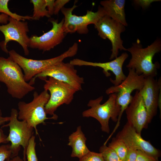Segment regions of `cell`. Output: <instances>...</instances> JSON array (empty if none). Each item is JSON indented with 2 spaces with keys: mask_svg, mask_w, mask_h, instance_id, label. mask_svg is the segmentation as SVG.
Here are the masks:
<instances>
[{
  "mask_svg": "<svg viewBox=\"0 0 161 161\" xmlns=\"http://www.w3.org/2000/svg\"><path fill=\"white\" fill-rule=\"evenodd\" d=\"M161 50V40L156 39L151 45L143 48L140 41L137 39L132 46L128 49L131 58L126 67L134 69L138 75H143L145 78H154L157 74L160 65L158 62H153L154 55Z\"/></svg>",
  "mask_w": 161,
  "mask_h": 161,
  "instance_id": "obj_1",
  "label": "cell"
},
{
  "mask_svg": "<svg viewBox=\"0 0 161 161\" xmlns=\"http://www.w3.org/2000/svg\"><path fill=\"white\" fill-rule=\"evenodd\" d=\"M0 81L6 86L12 97L21 99L35 87L26 82L20 66L9 57L0 56Z\"/></svg>",
  "mask_w": 161,
  "mask_h": 161,
  "instance_id": "obj_2",
  "label": "cell"
},
{
  "mask_svg": "<svg viewBox=\"0 0 161 161\" xmlns=\"http://www.w3.org/2000/svg\"><path fill=\"white\" fill-rule=\"evenodd\" d=\"M78 50V44L75 42L63 53L49 59L37 60L28 58L13 49L9 51L8 54L9 57L23 70L24 80L27 82L47 68L63 61L66 58L73 57Z\"/></svg>",
  "mask_w": 161,
  "mask_h": 161,
  "instance_id": "obj_3",
  "label": "cell"
},
{
  "mask_svg": "<svg viewBox=\"0 0 161 161\" xmlns=\"http://www.w3.org/2000/svg\"><path fill=\"white\" fill-rule=\"evenodd\" d=\"M32 100L29 103L19 101L18 104L19 111L18 118L24 120L30 127L35 129L36 134H38L37 126L42 123L45 124V120L48 119L57 120L58 116L47 117L44 108L48 102L50 95L48 91L44 90L40 94L36 91L34 92Z\"/></svg>",
  "mask_w": 161,
  "mask_h": 161,
  "instance_id": "obj_4",
  "label": "cell"
},
{
  "mask_svg": "<svg viewBox=\"0 0 161 161\" xmlns=\"http://www.w3.org/2000/svg\"><path fill=\"white\" fill-rule=\"evenodd\" d=\"M103 97L100 96L90 100L87 106L91 108L84 111L82 114L84 117H91L95 118L100 123L101 130L109 134L110 132L109 121L111 118L117 122L120 111V106L117 100L116 94L114 93L109 95L108 100L101 104Z\"/></svg>",
  "mask_w": 161,
  "mask_h": 161,
  "instance_id": "obj_5",
  "label": "cell"
},
{
  "mask_svg": "<svg viewBox=\"0 0 161 161\" xmlns=\"http://www.w3.org/2000/svg\"><path fill=\"white\" fill-rule=\"evenodd\" d=\"M129 73L125 79L117 86H112L107 89L106 93L108 95L116 93L117 100L120 106V111L116 124L112 132V135L120 126L123 114L130 104L133 97L131 94L134 90L140 91L143 86L145 78L143 75L136 73L134 69H128Z\"/></svg>",
  "mask_w": 161,
  "mask_h": 161,
  "instance_id": "obj_6",
  "label": "cell"
},
{
  "mask_svg": "<svg viewBox=\"0 0 161 161\" xmlns=\"http://www.w3.org/2000/svg\"><path fill=\"white\" fill-rule=\"evenodd\" d=\"M18 116L17 110L12 109L9 123L2 127H9V134L6 140L8 143L10 141L11 143V158L18 156L21 146H22L24 149V160L25 161L26 149L30 139L33 135L34 128L30 126L26 121L19 120Z\"/></svg>",
  "mask_w": 161,
  "mask_h": 161,
  "instance_id": "obj_7",
  "label": "cell"
},
{
  "mask_svg": "<svg viewBox=\"0 0 161 161\" xmlns=\"http://www.w3.org/2000/svg\"><path fill=\"white\" fill-rule=\"evenodd\" d=\"M77 6L75 3L72 7H64L61 10L64 16L63 27L66 34L76 32L80 34H86L89 32L88 26L89 24L94 25L106 15L103 8L100 6L96 12L87 10L86 14L82 16L73 14V10Z\"/></svg>",
  "mask_w": 161,
  "mask_h": 161,
  "instance_id": "obj_8",
  "label": "cell"
},
{
  "mask_svg": "<svg viewBox=\"0 0 161 161\" xmlns=\"http://www.w3.org/2000/svg\"><path fill=\"white\" fill-rule=\"evenodd\" d=\"M44 90L49 91L50 97L44 109L46 114L58 116L55 112L58 107L65 104H69L77 91L68 84L49 77L44 80Z\"/></svg>",
  "mask_w": 161,
  "mask_h": 161,
  "instance_id": "obj_9",
  "label": "cell"
},
{
  "mask_svg": "<svg viewBox=\"0 0 161 161\" xmlns=\"http://www.w3.org/2000/svg\"><path fill=\"white\" fill-rule=\"evenodd\" d=\"M47 77L66 83L77 91L82 89V85L84 83L83 78L77 74V71L74 66L70 62L66 63L63 61L45 69L35 76L29 83L32 86L36 78L44 80Z\"/></svg>",
  "mask_w": 161,
  "mask_h": 161,
  "instance_id": "obj_10",
  "label": "cell"
},
{
  "mask_svg": "<svg viewBox=\"0 0 161 161\" xmlns=\"http://www.w3.org/2000/svg\"><path fill=\"white\" fill-rule=\"evenodd\" d=\"M94 27L98 32V35L103 39H108L112 45L110 60L117 58L119 51H127L123 45L121 34L126 30L125 26L106 15L102 17L94 24Z\"/></svg>",
  "mask_w": 161,
  "mask_h": 161,
  "instance_id": "obj_11",
  "label": "cell"
},
{
  "mask_svg": "<svg viewBox=\"0 0 161 161\" xmlns=\"http://www.w3.org/2000/svg\"><path fill=\"white\" fill-rule=\"evenodd\" d=\"M0 31L4 37V40L0 42V47L3 52L8 54L7 44L13 41L21 46L25 55L29 54L30 37L27 33L29 30L27 21H18L9 17L7 24L0 25Z\"/></svg>",
  "mask_w": 161,
  "mask_h": 161,
  "instance_id": "obj_12",
  "label": "cell"
},
{
  "mask_svg": "<svg viewBox=\"0 0 161 161\" xmlns=\"http://www.w3.org/2000/svg\"><path fill=\"white\" fill-rule=\"evenodd\" d=\"M49 21L52 24V28L40 36L32 35L30 37L29 47L45 52L50 50L62 42L66 34L63 28L64 18L59 22L52 18Z\"/></svg>",
  "mask_w": 161,
  "mask_h": 161,
  "instance_id": "obj_13",
  "label": "cell"
},
{
  "mask_svg": "<svg viewBox=\"0 0 161 161\" xmlns=\"http://www.w3.org/2000/svg\"><path fill=\"white\" fill-rule=\"evenodd\" d=\"M125 111L127 122L134 128L138 133L141 134L142 130L148 127L151 121L139 91H136Z\"/></svg>",
  "mask_w": 161,
  "mask_h": 161,
  "instance_id": "obj_14",
  "label": "cell"
},
{
  "mask_svg": "<svg viewBox=\"0 0 161 161\" xmlns=\"http://www.w3.org/2000/svg\"><path fill=\"white\" fill-rule=\"evenodd\" d=\"M116 137L123 141L128 148L141 150L158 161L160 152L148 141H146L127 122Z\"/></svg>",
  "mask_w": 161,
  "mask_h": 161,
  "instance_id": "obj_15",
  "label": "cell"
},
{
  "mask_svg": "<svg viewBox=\"0 0 161 161\" xmlns=\"http://www.w3.org/2000/svg\"><path fill=\"white\" fill-rule=\"evenodd\" d=\"M128 57V54L124 52L112 61L106 62H89L78 58L74 59L69 62L74 66H90L100 67L103 69V72L106 77L110 76L111 74L109 71H111L114 74L115 77L114 80L110 79V80L114 86H117L121 83L126 78V76L123 71V66Z\"/></svg>",
  "mask_w": 161,
  "mask_h": 161,
  "instance_id": "obj_16",
  "label": "cell"
},
{
  "mask_svg": "<svg viewBox=\"0 0 161 161\" xmlns=\"http://www.w3.org/2000/svg\"><path fill=\"white\" fill-rule=\"evenodd\" d=\"M151 121L157 113V108L161 107V80L152 77L145 78L144 85L139 91Z\"/></svg>",
  "mask_w": 161,
  "mask_h": 161,
  "instance_id": "obj_17",
  "label": "cell"
},
{
  "mask_svg": "<svg viewBox=\"0 0 161 161\" xmlns=\"http://www.w3.org/2000/svg\"><path fill=\"white\" fill-rule=\"evenodd\" d=\"M125 0H106L100 2L106 15L124 26L128 24L126 19Z\"/></svg>",
  "mask_w": 161,
  "mask_h": 161,
  "instance_id": "obj_18",
  "label": "cell"
},
{
  "mask_svg": "<svg viewBox=\"0 0 161 161\" xmlns=\"http://www.w3.org/2000/svg\"><path fill=\"white\" fill-rule=\"evenodd\" d=\"M86 140L81 126H78L76 131L69 137L68 145L72 148L71 157H77L80 159L90 151L86 145Z\"/></svg>",
  "mask_w": 161,
  "mask_h": 161,
  "instance_id": "obj_19",
  "label": "cell"
},
{
  "mask_svg": "<svg viewBox=\"0 0 161 161\" xmlns=\"http://www.w3.org/2000/svg\"><path fill=\"white\" fill-rule=\"evenodd\" d=\"M30 1L33 6L32 20H38L44 17H50L47 9L45 0H30Z\"/></svg>",
  "mask_w": 161,
  "mask_h": 161,
  "instance_id": "obj_20",
  "label": "cell"
},
{
  "mask_svg": "<svg viewBox=\"0 0 161 161\" xmlns=\"http://www.w3.org/2000/svg\"><path fill=\"white\" fill-rule=\"evenodd\" d=\"M108 146L113 150L122 161H123L127 153L129 148L124 142L116 137H113Z\"/></svg>",
  "mask_w": 161,
  "mask_h": 161,
  "instance_id": "obj_21",
  "label": "cell"
},
{
  "mask_svg": "<svg viewBox=\"0 0 161 161\" xmlns=\"http://www.w3.org/2000/svg\"><path fill=\"white\" fill-rule=\"evenodd\" d=\"M9 0H0V12L7 15L9 17L18 21H25L26 20H32V16H22L13 13L8 7Z\"/></svg>",
  "mask_w": 161,
  "mask_h": 161,
  "instance_id": "obj_22",
  "label": "cell"
},
{
  "mask_svg": "<svg viewBox=\"0 0 161 161\" xmlns=\"http://www.w3.org/2000/svg\"><path fill=\"white\" fill-rule=\"evenodd\" d=\"M99 151L105 161H122L115 151L106 145L103 144L100 147Z\"/></svg>",
  "mask_w": 161,
  "mask_h": 161,
  "instance_id": "obj_23",
  "label": "cell"
},
{
  "mask_svg": "<svg viewBox=\"0 0 161 161\" xmlns=\"http://www.w3.org/2000/svg\"><path fill=\"white\" fill-rule=\"evenodd\" d=\"M35 139V137L33 135L29 141L26 151L27 161H38L35 149L36 143Z\"/></svg>",
  "mask_w": 161,
  "mask_h": 161,
  "instance_id": "obj_24",
  "label": "cell"
},
{
  "mask_svg": "<svg viewBox=\"0 0 161 161\" xmlns=\"http://www.w3.org/2000/svg\"><path fill=\"white\" fill-rule=\"evenodd\" d=\"M79 161H105L102 154L90 151L79 159Z\"/></svg>",
  "mask_w": 161,
  "mask_h": 161,
  "instance_id": "obj_25",
  "label": "cell"
},
{
  "mask_svg": "<svg viewBox=\"0 0 161 161\" xmlns=\"http://www.w3.org/2000/svg\"><path fill=\"white\" fill-rule=\"evenodd\" d=\"M12 154L10 144L2 145L0 146V161L9 160L11 158Z\"/></svg>",
  "mask_w": 161,
  "mask_h": 161,
  "instance_id": "obj_26",
  "label": "cell"
},
{
  "mask_svg": "<svg viewBox=\"0 0 161 161\" xmlns=\"http://www.w3.org/2000/svg\"><path fill=\"white\" fill-rule=\"evenodd\" d=\"M136 161H158L144 152L140 150H137V156Z\"/></svg>",
  "mask_w": 161,
  "mask_h": 161,
  "instance_id": "obj_27",
  "label": "cell"
},
{
  "mask_svg": "<svg viewBox=\"0 0 161 161\" xmlns=\"http://www.w3.org/2000/svg\"><path fill=\"white\" fill-rule=\"evenodd\" d=\"M69 0H55L54 4V14L58 15L59 12L64 7V6L69 1Z\"/></svg>",
  "mask_w": 161,
  "mask_h": 161,
  "instance_id": "obj_28",
  "label": "cell"
},
{
  "mask_svg": "<svg viewBox=\"0 0 161 161\" xmlns=\"http://www.w3.org/2000/svg\"><path fill=\"white\" fill-rule=\"evenodd\" d=\"M10 117H0V125L4 124L5 122L9 121ZM7 136L5 135L3 131L0 129V144L1 143H7L6 138Z\"/></svg>",
  "mask_w": 161,
  "mask_h": 161,
  "instance_id": "obj_29",
  "label": "cell"
},
{
  "mask_svg": "<svg viewBox=\"0 0 161 161\" xmlns=\"http://www.w3.org/2000/svg\"><path fill=\"white\" fill-rule=\"evenodd\" d=\"M137 156V150L129 148L127 153L123 161H136Z\"/></svg>",
  "mask_w": 161,
  "mask_h": 161,
  "instance_id": "obj_30",
  "label": "cell"
},
{
  "mask_svg": "<svg viewBox=\"0 0 161 161\" xmlns=\"http://www.w3.org/2000/svg\"><path fill=\"white\" fill-rule=\"evenodd\" d=\"M160 1V0H134V3L141 6L143 9L148 8L151 4L155 1Z\"/></svg>",
  "mask_w": 161,
  "mask_h": 161,
  "instance_id": "obj_31",
  "label": "cell"
},
{
  "mask_svg": "<svg viewBox=\"0 0 161 161\" xmlns=\"http://www.w3.org/2000/svg\"><path fill=\"white\" fill-rule=\"evenodd\" d=\"M47 9L51 16L54 14V0H45Z\"/></svg>",
  "mask_w": 161,
  "mask_h": 161,
  "instance_id": "obj_32",
  "label": "cell"
},
{
  "mask_svg": "<svg viewBox=\"0 0 161 161\" xmlns=\"http://www.w3.org/2000/svg\"><path fill=\"white\" fill-rule=\"evenodd\" d=\"M9 16L6 14L1 13L0 14V24H6L8 22Z\"/></svg>",
  "mask_w": 161,
  "mask_h": 161,
  "instance_id": "obj_33",
  "label": "cell"
},
{
  "mask_svg": "<svg viewBox=\"0 0 161 161\" xmlns=\"http://www.w3.org/2000/svg\"><path fill=\"white\" fill-rule=\"evenodd\" d=\"M11 159L6 161H24V160L22 159L18 156H17Z\"/></svg>",
  "mask_w": 161,
  "mask_h": 161,
  "instance_id": "obj_34",
  "label": "cell"
},
{
  "mask_svg": "<svg viewBox=\"0 0 161 161\" xmlns=\"http://www.w3.org/2000/svg\"><path fill=\"white\" fill-rule=\"evenodd\" d=\"M2 112L1 110L0 109V117H2Z\"/></svg>",
  "mask_w": 161,
  "mask_h": 161,
  "instance_id": "obj_35",
  "label": "cell"
},
{
  "mask_svg": "<svg viewBox=\"0 0 161 161\" xmlns=\"http://www.w3.org/2000/svg\"><path fill=\"white\" fill-rule=\"evenodd\" d=\"M58 161L56 160V161Z\"/></svg>",
  "mask_w": 161,
  "mask_h": 161,
  "instance_id": "obj_36",
  "label": "cell"
}]
</instances>
